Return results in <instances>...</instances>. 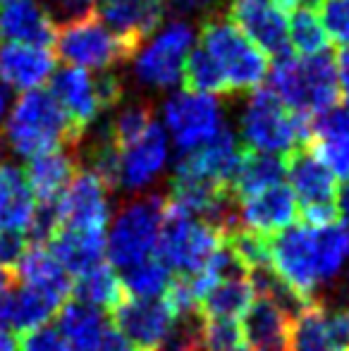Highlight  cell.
<instances>
[{
    "label": "cell",
    "instance_id": "cell-15",
    "mask_svg": "<svg viewBox=\"0 0 349 351\" xmlns=\"http://www.w3.org/2000/svg\"><path fill=\"white\" fill-rule=\"evenodd\" d=\"M170 143L158 122L141 136L117 148V186L127 191H141L151 186L168 165Z\"/></svg>",
    "mask_w": 349,
    "mask_h": 351
},
{
    "label": "cell",
    "instance_id": "cell-43",
    "mask_svg": "<svg viewBox=\"0 0 349 351\" xmlns=\"http://www.w3.org/2000/svg\"><path fill=\"white\" fill-rule=\"evenodd\" d=\"M14 287H17V273L0 268V330L8 328V308Z\"/></svg>",
    "mask_w": 349,
    "mask_h": 351
},
{
    "label": "cell",
    "instance_id": "cell-6",
    "mask_svg": "<svg viewBox=\"0 0 349 351\" xmlns=\"http://www.w3.org/2000/svg\"><path fill=\"white\" fill-rule=\"evenodd\" d=\"M53 46H56L58 58L70 67L101 72L112 70L120 62L134 58V53L139 51L136 43L115 34L93 12L72 19V22H62V27L56 29Z\"/></svg>",
    "mask_w": 349,
    "mask_h": 351
},
{
    "label": "cell",
    "instance_id": "cell-13",
    "mask_svg": "<svg viewBox=\"0 0 349 351\" xmlns=\"http://www.w3.org/2000/svg\"><path fill=\"white\" fill-rule=\"evenodd\" d=\"M242 156L244 148L239 146L232 130L225 125L220 134L213 136L208 143L194 148V151L180 153L175 162L173 180L206 182V184H215L232 191V182L239 170Z\"/></svg>",
    "mask_w": 349,
    "mask_h": 351
},
{
    "label": "cell",
    "instance_id": "cell-8",
    "mask_svg": "<svg viewBox=\"0 0 349 351\" xmlns=\"http://www.w3.org/2000/svg\"><path fill=\"white\" fill-rule=\"evenodd\" d=\"M163 215V196H144L117 213L106 239V256L112 268L125 270L139 261L151 258L158 244Z\"/></svg>",
    "mask_w": 349,
    "mask_h": 351
},
{
    "label": "cell",
    "instance_id": "cell-39",
    "mask_svg": "<svg viewBox=\"0 0 349 351\" xmlns=\"http://www.w3.org/2000/svg\"><path fill=\"white\" fill-rule=\"evenodd\" d=\"M17 351H70V344L62 337L58 325H38L27 332H19Z\"/></svg>",
    "mask_w": 349,
    "mask_h": 351
},
{
    "label": "cell",
    "instance_id": "cell-22",
    "mask_svg": "<svg viewBox=\"0 0 349 351\" xmlns=\"http://www.w3.org/2000/svg\"><path fill=\"white\" fill-rule=\"evenodd\" d=\"M0 38L48 48L56 38V24L38 0H10L0 8Z\"/></svg>",
    "mask_w": 349,
    "mask_h": 351
},
{
    "label": "cell",
    "instance_id": "cell-35",
    "mask_svg": "<svg viewBox=\"0 0 349 351\" xmlns=\"http://www.w3.org/2000/svg\"><path fill=\"white\" fill-rule=\"evenodd\" d=\"M156 122L154 108L149 103H132L122 112H117L115 120L108 125V136L115 143V148L127 146L130 141H134L136 136H141L151 125Z\"/></svg>",
    "mask_w": 349,
    "mask_h": 351
},
{
    "label": "cell",
    "instance_id": "cell-28",
    "mask_svg": "<svg viewBox=\"0 0 349 351\" xmlns=\"http://www.w3.org/2000/svg\"><path fill=\"white\" fill-rule=\"evenodd\" d=\"M285 177H287V160L285 158L244 148L242 162H239V170L232 182V194L239 201L244 196L268 189V186L282 184Z\"/></svg>",
    "mask_w": 349,
    "mask_h": 351
},
{
    "label": "cell",
    "instance_id": "cell-14",
    "mask_svg": "<svg viewBox=\"0 0 349 351\" xmlns=\"http://www.w3.org/2000/svg\"><path fill=\"white\" fill-rule=\"evenodd\" d=\"M110 189L91 170H80L58 201L60 230L106 232L110 222Z\"/></svg>",
    "mask_w": 349,
    "mask_h": 351
},
{
    "label": "cell",
    "instance_id": "cell-50",
    "mask_svg": "<svg viewBox=\"0 0 349 351\" xmlns=\"http://www.w3.org/2000/svg\"><path fill=\"white\" fill-rule=\"evenodd\" d=\"M10 3V0H0V8H3V5H8Z\"/></svg>",
    "mask_w": 349,
    "mask_h": 351
},
{
    "label": "cell",
    "instance_id": "cell-25",
    "mask_svg": "<svg viewBox=\"0 0 349 351\" xmlns=\"http://www.w3.org/2000/svg\"><path fill=\"white\" fill-rule=\"evenodd\" d=\"M58 328L70 344V351H96L112 328V320L101 308L80 301H65L58 315Z\"/></svg>",
    "mask_w": 349,
    "mask_h": 351
},
{
    "label": "cell",
    "instance_id": "cell-45",
    "mask_svg": "<svg viewBox=\"0 0 349 351\" xmlns=\"http://www.w3.org/2000/svg\"><path fill=\"white\" fill-rule=\"evenodd\" d=\"M173 8L182 14H191V12H201V10L210 8L213 0H170Z\"/></svg>",
    "mask_w": 349,
    "mask_h": 351
},
{
    "label": "cell",
    "instance_id": "cell-21",
    "mask_svg": "<svg viewBox=\"0 0 349 351\" xmlns=\"http://www.w3.org/2000/svg\"><path fill=\"white\" fill-rule=\"evenodd\" d=\"M77 172H80V162H77L75 148H60V151L34 156L24 167L27 184L38 204H58Z\"/></svg>",
    "mask_w": 349,
    "mask_h": 351
},
{
    "label": "cell",
    "instance_id": "cell-11",
    "mask_svg": "<svg viewBox=\"0 0 349 351\" xmlns=\"http://www.w3.org/2000/svg\"><path fill=\"white\" fill-rule=\"evenodd\" d=\"M287 180L294 199H297L299 213L304 215L306 225L321 227L335 222L337 208V184L335 175L316 158L311 148H297L287 158Z\"/></svg>",
    "mask_w": 349,
    "mask_h": 351
},
{
    "label": "cell",
    "instance_id": "cell-51",
    "mask_svg": "<svg viewBox=\"0 0 349 351\" xmlns=\"http://www.w3.org/2000/svg\"><path fill=\"white\" fill-rule=\"evenodd\" d=\"M347 285H349V275H347Z\"/></svg>",
    "mask_w": 349,
    "mask_h": 351
},
{
    "label": "cell",
    "instance_id": "cell-31",
    "mask_svg": "<svg viewBox=\"0 0 349 351\" xmlns=\"http://www.w3.org/2000/svg\"><path fill=\"white\" fill-rule=\"evenodd\" d=\"M60 301L48 296L46 291L36 289V287L22 285L17 289L14 287L12 296H10V308H8V328H14L17 332H27L38 325H46L56 311H60Z\"/></svg>",
    "mask_w": 349,
    "mask_h": 351
},
{
    "label": "cell",
    "instance_id": "cell-3",
    "mask_svg": "<svg viewBox=\"0 0 349 351\" xmlns=\"http://www.w3.org/2000/svg\"><path fill=\"white\" fill-rule=\"evenodd\" d=\"M270 91L292 112L316 117L337 103V67L328 53L311 58H280L270 72Z\"/></svg>",
    "mask_w": 349,
    "mask_h": 351
},
{
    "label": "cell",
    "instance_id": "cell-46",
    "mask_svg": "<svg viewBox=\"0 0 349 351\" xmlns=\"http://www.w3.org/2000/svg\"><path fill=\"white\" fill-rule=\"evenodd\" d=\"M335 208H337V215L342 217V222L349 227V180L340 186V189H337Z\"/></svg>",
    "mask_w": 349,
    "mask_h": 351
},
{
    "label": "cell",
    "instance_id": "cell-29",
    "mask_svg": "<svg viewBox=\"0 0 349 351\" xmlns=\"http://www.w3.org/2000/svg\"><path fill=\"white\" fill-rule=\"evenodd\" d=\"M72 294H75V301L101 311H112L125 299L120 275L106 261L101 265H96V268L82 273L80 278L72 282Z\"/></svg>",
    "mask_w": 349,
    "mask_h": 351
},
{
    "label": "cell",
    "instance_id": "cell-42",
    "mask_svg": "<svg viewBox=\"0 0 349 351\" xmlns=\"http://www.w3.org/2000/svg\"><path fill=\"white\" fill-rule=\"evenodd\" d=\"M51 17H58L62 22H72L84 14L93 12V3L96 0H38Z\"/></svg>",
    "mask_w": 349,
    "mask_h": 351
},
{
    "label": "cell",
    "instance_id": "cell-49",
    "mask_svg": "<svg viewBox=\"0 0 349 351\" xmlns=\"http://www.w3.org/2000/svg\"><path fill=\"white\" fill-rule=\"evenodd\" d=\"M278 8H282V10H294V8H299V0H273Z\"/></svg>",
    "mask_w": 349,
    "mask_h": 351
},
{
    "label": "cell",
    "instance_id": "cell-33",
    "mask_svg": "<svg viewBox=\"0 0 349 351\" xmlns=\"http://www.w3.org/2000/svg\"><path fill=\"white\" fill-rule=\"evenodd\" d=\"M328 43L330 38H328L316 10L294 8L292 22H289V48H294L302 58H311L328 53Z\"/></svg>",
    "mask_w": 349,
    "mask_h": 351
},
{
    "label": "cell",
    "instance_id": "cell-36",
    "mask_svg": "<svg viewBox=\"0 0 349 351\" xmlns=\"http://www.w3.org/2000/svg\"><path fill=\"white\" fill-rule=\"evenodd\" d=\"M201 351H247L239 323L220 318H204Z\"/></svg>",
    "mask_w": 349,
    "mask_h": 351
},
{
    "label": "cell",
    "instance_id": "cell-18",
    "mask_svg": "<svg viewBox=\"0 0 349 351\" xmlns=\"http://www.w3.org/2000/svg\"><path fill=\"white\" fill-rule=\"evenodd\" d=\"M239 225L256 234L273 237L289 227L299 215V206L287 184H275L239 199Z\"/></svg>",
    "mask_w": 349,
    "mask_h": 351
},
{
    "label": "cell",
    "instance_id": "cell-17",
    "mask_svg": "<svg viewBox=\"0 0 349 351\" xmlns=\"http://www.w3.org/2000/svg\"><path fill=\"white\" fill-rule=\"evenodd\" d=\"M115 330L136 351H151L173 325V308L168 301L160 299H122L110 311Z\"/></svg>",
    "mask_w": 349,
    "mask_h": 351
},
{
    "label": "cell",
    "instance_id": "cell-10",
    "mask_svg": "<svg viewBox=\"0 0 349 351\" xmlns=\"http://www.w3.org/2000/svg\"><path fill=\"white\" fill-rule=\"evenodd\" d=\"M51 96L60 103L72 125L86 134L98 115L122 101V82L110 72L91 74L80 67H65L51 77Z\"/></svg>",
    "mask_w": 349,
    "mask_h": 351
},
{
    "label": "cell",
    "instance_id": "cell-24",
    "mask_svg": "<svg viewBox=\"0 0 349 351\" xmlns=\"http://www.w3.org/2000/svg\"><path fill=\"white\" fill-rule=\"evenodd\" d=\"M48 246H51L48 251L67 270V275L80 278L82 273L101 265L106 258V232L58 230Z\"/></svg>",
    "mask_w": 349,
    "mask_h": 351
},
{
    "label": "cell",
    "instance_id": "cell-12",
    "mask_svg": "<svg viewBox=\"0 0 349 351\" xmlns=\"http://www.w3.org/2000/svg\"><path fill=\"white\" fill-rule=\"evenodd\" d=\"M163 122L180 153L194 151V148L208 143L225 127L223 108H220L218 98L210 93L189 91V88L165 101Z\"/></svg>",
    "mask_w": 349,
    "mask_h": 351
},
{
    "label": "cell",
    "instance_id": "cell-48",
    "mask_svg": "<svg viewBox=\"0 0 349 351\" xmlns=\"http://www.w3.org/2000/svg\"><path fill=\"white\" fill-rule=\"evenodd\" d=\"M0 351H17V342L8 330H0Z\"/></svg>",
    "mask_w": 349,
    "mask_h": 351
},
{
    "label": "cell",
    "instance_id": "cell-27",
    "mask_svg": "<svg viewBox=\"0 0 349 351\" xmlns=\"http://www.w3.org/2000/svg\"><path fill=\"white\" fill-rule=\"evenodd\" d=\"M36 199L27 184L24 170L12 162L0 165V232H27Z\"/></svg>",
    "mask_w": 349,
    "mask_h": 351
},
{
    "label": "cell",
    "instance_id": "cell-20",
    "mask_svg": "<svg viewBox=\"0 0 349 351\" xmlns=\"http://www.w3.org/2000/svg\"><path fill=\"white\" fill-rule=\"evenodd\" d=\"M239 328L247 351H292V320L273 301L256 296Z\"/></svg>",
    "mask_w": 349,
    "mask_h": 351
},
{
    "label": "cell",
    "instance_id": "cell-5",
    "mask_svg": "<svg viewBox=\"0 0 349 351\" xmlns=\"http://www.w3.org/2000/svg\"><path fill=\"white\" fill-rule=\"evenodd\" d=\"M239 136L249 151L287 158L311 139L309 117L292 112L273 91H256L249 96L239 117Z\"/></svg>",
    "mask_w": 349,
    "mask_h": 351
},
{
    "label": "cell",
    "instance_id": "cell-47",
    "mask_svg": "<svg viewBox=\"0 0 349 351\" xmlns=\"http://www.w3.org/2000/svg\"><path fill=\"white\" fill-rule=\"evenodd\" d=\"M8 112H10V91L8 86L0 84V132L5 127V120H8Z\"/></svg>",
    "mask_w": 349,
    "mask_h": 351
},
{
    "label": "cell",
    "instance_id": "cell-1",
    "mask_svg": "<svg viewBox=\"0 0 349 351\" xmlns=\"http://www.w3.org/2000/svg\"><path fill=\"white\" fill-rule=\"evenodd\" d=\"M349 261V227L328 222L321 227L289 225L270 237V265L297 294H313L330 282Z\"/></svg>",
    "mask_w": 349,
    "mask_h": 351
},
{
    "label": "cell",
    "instance_id": "cell-2",
    "mask_svg": "<svg viewBox=\"0 0 349 351\" xmlns=\"http://www.w3.org/2000/svg\"><path fill=\"white\" fill-rule=\"evenodd\" d=\"M3 134L10 151L27 160L48 151H60V148L77 151L84 136L65 115L60 103L41 88L24 91L14 101L5 120Z\"/></svg>",
    "mask_w": 349,
    "mask_h": 351
},
{
    "label": "cell",
    "instance_id": "cell-19",
    "mask_svg": "<svg viewBox=\"0 0 349 351\" xmlns=\"http://www.w3.org/2000/svg\"><path fill=\"white\" fill-rule=\"evenodd\" d=\"M56 56L43 46L0 43V84L17 91H34L51 82Z\"/></svg>",
    "mask_w": 349,
    "mask_h": 351
},
{
    "label": "cell",
    "instance_id": "cell-52",
    "mask_svg": "<svg viewBox=\"0 0 349 351\" xmlns=\"http://www.w3.org/2000/svg\"><path fill=\"white\" fill-rule=\"evenodd\" d=\"M98 3H101V0H98Z\"/></svg>",
    "mask_w": 349,
    "mask_h": 351
},
{
    "label": "cell",
    "instance_id": "cell-38",
    "mask_svg": "<svg viewBox=\"0 0 349 351\" xmlns=\"http://www.w3.org/2000/svg\"><path fill=\"white\" fill-rule=\"evenodd\" d=\"M318 19L328 38L337 46H349V0H318Z\"/></svg>",
    "mask_w": 349,
    "mask_h": 351
},
{
    "label": "cell",
    "instance_id": "cell-4",
    "mask_svg": "<svg viewBox=\"0 0 349 351\" xmlns=\"http://www.w3.org/2000/svg\"><path fill=\"white\" fill-rule=\"evenodd\" d=\"M199 48L218 65L228 93L256 91L268 74V58L256 48L228 14H208L201 24Z\"/></svg>",
    "mask_w": 349,
    "mask_h": 351
},
{
    "label": "cell",
    "instance_id": "cell-9",
    "mask_svg": "<svg viewBox=\"0 0 349 351\" xmlns=\"http://www.w3.org/2000/svg\"><path fill=\"white\" fill-rule=\"evenodd\" d=\"M196 46V32L191 24L175 19L156 29L149 41L134 53V79L146 88L168 91L182 82L184 62Z\"/></svg>",
    "mask_w": 349,
    "mask_h": 351
},
{
    "label": "cell",
    "instance_id": "cell-40",
    "mask_svg": "<svg viewBox=\"0 0 349 351\" xmlns=\"http://www.w3.org/2000/svg\"><path fill=\"white\" fill-rule=\"evenodd\" d=\"M309 127H311V139H330V136L349 134V106H337L335 103L333 108L311 117Z\"/></svg>",
    "mask_w": 349,
    "mask_h": 351
},
{
    "label": "cell",
    "instance_id": "cell-34",
    "mask_svg": "<svg viewBox=\"0 0 349 351\" xmlns=\"http://www.w3.org/2000/svg\"><path fill=\"white\" fill-rule=\"evenodd\" d=\"M182 82L186 84L189 91H196V93H210V96H215V93H228L218 65H215L208 58V53L201 51L199 46H194V51L186 58Z\"/></svg>",
    "mask_w": 349,
    "mask_h": 351
},
{
    "label": "cell",
    "instance_id": "cell-44",
    "mask_svg": "<svg viewBox=\"0 0 349 351\" xmlns=\"http://www.w3.org/2000/svg\"><path fill=\"white\" fill-rule=\"evenodd\" d=\"M335 67H337V86H340L342 98H345V103L349 106V46L340 53Z\"/></svg>",
    "mask_w": 349,
    "mask_h": 351
},
{
    "label": "cell",
    "instance_id": "cell-37",
    "mask_svg": "<svg viewBox=\"0 0 349 351\" xmlns=\"http://www.w3.org/2000/svg\"><path fill=\"white\" fill-rule=\"evenodd\" d=\"M309 148L335 177L349 180V134L330 139H311Z\"/></svg>",
    "mask_w": 349,
    "mask_h": 351
},
{
    "label": "cell",
    "instance_id": "cell-16",
    "mask_svg": "<svg viewBox=\"0 0 349 351\" xmlns=\"http://www.w3.org/2000/svg\"><path fill=\"white\" fill-rule=\"evenodd\" d=\"M232 24L265 56L287 58L289 56V22L285 10L273 0H232L228 10Z\"/></svg>",
    "mask_w": 349,
    "mask_h": 351
},
{
    "label": "cell",
    "instance_id": "cell-23",
    "mask_svg": "<svg viewBox=\"0 0 349 351\" xmlns=\"http://www.w3.org/2000/svg\"><path fill=\"white\" fill-rule=\"evenodd\" d=\"M160 0H101L98 17L115 34L141 46L163 22Z\"/></svg>",
    "mask_w": 349,
    "mask_h": 351
},
{
    "label": "cell",
    "instance_id": "cell-7",
    "mask_svg": "<svg viewBox=\"0 0 349 351\" xmlns=\"http://www.w3.org/2000/svg\"><path fill=\"white\" fill-rule=\"evenodd\" d=\"M223 241V234L206 225L199 217L180 213L165 201V215L160 225L156 258L175 275H196L206 270L215 249Z\"/></svg>",
    "mask_w": 349,
    "mask_h": 351
},
{
    "label": "cell",
    "instance_id": "cell-30",
    "mask_svg": "<svg viewBox=\"0 0 349 351\" xmlns=\"http://www.w3.org/2000/svg\"><path fill=\"white\" fill-rule=\"evenodd\" d=\"M252 301H254V289L249 278L220 280L199 301V313L204 318L234 320L239 315H244V311L252 306Z\"/></svg>",
    "mask_w": 349,
    "mask_h": 351
},
{
    "label": "cell",
    "instance_id": "cell-32",
    "mask_svg": "<svg viewBox=\"0 0 349 351\" xmlns=\"http://www.w3.org/2000/svg\"><path fill=\"white\" fill-rule=\"evenodd\" d=\"M170 280H173L170 278V270L156 256L120 270V282L122 289H125V296L130 294L132 299H160L168 291Z\"/></svg>",
    "mask_w": 349,
    "mask_h": 351
},
{
    "label": "cell",
    "instance_id": "cell-26",
    "mask_svg": "<svg viewBox=\"0 0 349 351\" xmlns=\"http://www.w3.org/2000/svg\"><path fill=\"white\" fill-rule=\"evenodd\" d=\"M14 273L22 285L36 287L60 304H65L67 296L72 294V278L46 246H27Z\"/></svg>",
    "mask_w": 349,
    "mask_h": 351
},
{
    "label": "cell",
    "instance_id": "cell-41",
    "mask_svg": "<svg viewBox=\"0 0 349 351\" xmlns=\"http://www.w3.org/2000/svg\"><path fill=\"white\" fill-rule=\"evenodd\" d=\"M29 241L24 232H0V268L14 270L27 251Z\"/></svg>",
    "mask_w": 349,
    "mask_h": 351
}]
</instances>
